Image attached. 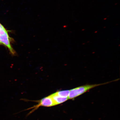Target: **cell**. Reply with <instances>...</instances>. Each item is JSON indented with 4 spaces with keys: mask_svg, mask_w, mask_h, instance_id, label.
I'll return each instance as SVG.
<instances>
[{
    "mask_svg": "<svg viewBox=\"0 0 120 120\" xmlns=\"http://www.w3.org/2000/svg\"><path fill=\"white\" fill-rule=\"evenodd\" d=\"M108 83L109 82L97 84L84 85L70 90V93L68 97V99H74L95 87Z\"/></svg>",
    "mask_w": 120,
    "mask_h": 120,
    "instance_id": "1",
    "label": "cell"
},
{
    "mask_svg": "<svg viewBox=\"0 0 120 120\" xmlns=\"http://www.w3.org/2000/svg\"><path fill=\"white\" fill-rule=\"evenodd\" d=\"M6 30L0 23V41L9 50L12 54H15L14 49L12 47L10 43V39Z\"/></svg>",
    "mask_w": 120,
    "mask_h": 120,
    "instance_id": "2",
    "label": "cell"
},
{
    "mask_svg": "<svg viewBox=\"0 0 120 120\" xmlns=\"http://www.w3.org/2000/svg\"><path fill=\"white\" fill-rule=\"evenodd\" d=\"M55 105L50 95L46 97L39 101L38 104L34 108V109H37L40 106H42L44 107H51Z\"/></svg>",
    "mask_w": 120,
    "mask_h": 120,
    "instance_id": "3",
    "label": "cell"
},
{
    "mask_svg": "<svg viewBox=\"0 0 120 120\" xmlns=\"http://www.w3.org/2000/svg\"><path fill=\"white\" fill-rule=\"evenodd\" d=\"M50 96L53 100L55 105L63 103L68 100V98L59 96L57 95L55 93L51 94Z\"/></svg>",
    "mask_w": 120,
    "mask_h": 120,
    "instance_id": "4",
    "label": "cell"
},
{
    "mask_svg": "<svg viewBox=\"0 0 120 120\" xmlns=\"http://www.w3.org/2000/svg\"><path fill=\"white\" fill-rule=\"evenodd\" d=\"M55 93L57 95L59 96L68 98L70 93V90H64L58 91H57Z\"/></svg>",
    "mask_w": 120,
    "mask_h": 120,
    "instance_id": "5",
    "label": "cell"
},
{
    "mask_svg": "<svg viewBox=\"0 0 120 120\" xmlns=\"http://www.w3.org/2000/svg\"><path fill=\"white\" fill-rule=\"evenodd\" d=\"M2 45V43L0 41V45Z\"/></svg>",
    "mask_w": 120,
    "mask_h": 120,
    "instance_id": "6",
    "label": "cell"
}]
</instances>
